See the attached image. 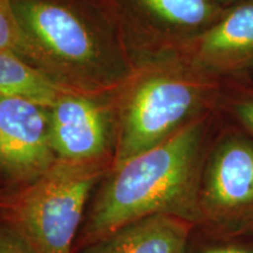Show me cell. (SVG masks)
<instances>
[{
    "label": "cell",
    "mask_w": 253,
    "mask_h": 253,
    "mask_svg": "<svg viewBox=\"0 0 253 253\" xmlns=\"http://www.w3.org/2000/svg\"><path fill=\"white\" fill-rule=\"evenodd\" d=\"M236 114L240 122L253 134V99L240 102L236 108Z\"/></svg>",
    "instance_id": "5bb4252c"
},
{
    "label": "cell",
    "mask_w": 253,
    "mask_h": 253,
    "mask_svg": "<svg viewBox=\"0 0 253 253\" xmlns=\"http://www.w3.org/2000/svg\"><path fill=\"white\" fill-rule=\"evenodd\" d=\"M50 143L56 160L89 162L108 158V121L102 107L66 94L49 108Z\"/></svg>",
    "instance_id": "5b68a950"
},
{
    "label": "cell",
    "mask_w": 253,
    "mask_h": 253,
    "mask_svg": "<svg viewBox=\"0 0 253 253\" xmlns=\"http://www.w3.org/2000/svg\"><path fill=\"white\" fill-rule=\"evenodd\" d=\"M253 205V144L232 138L218 148L201 190L202 213L224 217Z\"/></svg>",
    "instance_id": "52a82bcc"
},
{
    "label": "cell",
    "mask_w": 253,
    "mask_h": 253,
    "mask_svg": "<svg viewBox=\"0 0 253 253\" xmlns=\"http://www.w3.org/2000/svg\"><path fill=\"white\" fill-rule=\"evenodd\" d=\"M66 94H69L67 90L17 54L0 52V95L25 97L50 108Z\"/></svg>",
    "instance_id": "30bf717a"
},
{
    "label": "cell",
    "mask_w": 253,
    "mask_h": 253,
    "mask_svg": "<svg viewBox=\"0 0 253 253\" xmlns=\"http://www.w3.org/2000/svg\"><path fill=\"white\" fill-rule=\"evenodd\" d=\"M0 176H2V173H1V171H0ZM2 177H4V176H2Z\"/></svg>",
    "instance_id": "2e32d148"
},
{
    "label": "cell",
    "mask_w": 253,
    "mask_h": 253,
    "mask_svg": "<svg viewBox=\"0 0 253 253\" xmlns=\"http://www.w3.org/2000/svg\"><path fill=\"white\" fill-rule=\"evenodd\" d=\"M24 34L9 0H0V52L17 54L24 46Z\"/></svg>",
    "instance_id": "7c38bea8"
},
{
    "label": "cell",
    "mask_w": 253,
    "mask_h": 253,
    "mask_svg": "<svg viewBox=\"0 0 253 253\" xmlns=\"http://www.w3.org/2000/svg\"><path fill=\"white\" fill-rule=\"evenodd\" d=\"M145 7L163 20L179 26H197L212 17L210 0H140Z\"/></svg>",
    "instance_id": "8fae6325"
},
{
    "label": "cell",
    "mask_w": 253,
    "mask_h": 253,
    "mask_svg": "<svg viewBox=\"0 0 253 253\" xmlns=\"http://www.w3.org/2000/svg\"><path fill=\"white\" fill-rule=\"evenodd\" d=\"M50 143L49 108L0 95V171L9 184L33 181L56 162Z\"/></svg>",
    "instance_id": "277c9868"
},
{
    "label": "cell",
    "mask_w": 253,
    "mask_h": 253,
    "mask_svg": "<svg viewBox=\"0 0 253 253\" xmlns=\"http://www.w3.org/2000/svg\"><path fill=\"white\" fill-rule=\"evenodd\" d=\"M21 30L53 55L69 62H90L97 48L93 37L67 8L39 0H9Z\"/></svg>",
    "instance_id": "8992f818"
},
{
    "label": "cell",
    "mask_w": 253,
    "mask_h": 253,
    "mask_svg": "<svg viewBox=\"0 0 253 253\" xmlns=\"http://www.w3.org/2000/svg\"><path fill=\"white\" fill-rule=\"evenodd\" d=\"M0 253H30L13 233L0 223Z\"/></svg>",
    "instance_id": "4fadbf2b"
},
{
    "label": "cell",
    "mask_w": 253,
    "mask_h": 253,
    "mask_svg": "<svg viewBox=\"0 0 253 253\" xmlns=\"http://www.w3.org/2000/svg\"><path fill=\"white\" fill-rule=\"evenodd\" d=\"M204 253H253L252 251L248 250L236 249V248H213L207 250Z\"/></svg>",
    "instance_id": "9a60e30c"
},
{
    "label": "cell",
    "mask_w": 253,
    "mask_h": 253,
    "mask_svg": "<svg viewBox=\"0 0 253 253\" xmlns=\"http://www.w3.org/2000/svg\"><path fill=\"white\" fill-rule=\"evenodd\" d=\"M202 135V123H190L110 170L87 212L74 252L145 217L167 214L192 224L201 219Z\"/></svg>",
    "instance_id": "6da1fadb"
},
{
    "label": "cell",
    "mask_w": 253,
    "mask_h": 253,
    "mask_svg": "<svg viewBox=\"0 0 253 253\" xmlns=\"http://www.w3.org/2000/svg\"><path fill=\"white\" fill-rule=\"evenodd\" d=\"M113 158L58 160L33 181L0 188V223L30 253H74L90 192L108 175Z\"/></svg>",
    "instance_id": "7a4b0ae2"
},
{
    "label": "cell",
    "mask_w": 253,
    "mask_h": 253,
    "mask_svg": "<svg viewBox=\"0 0 253 253\" xmlns=\"http://www.w3.org/2000/svg\"><path fill=\"white\" fill-rule=\"evenodd\" d=\"M191 225L167 214L145 217L74 253H185Z\"/></svg>",
    "instance_id": "ba28073f"
},
{
    "label": "cell",
    "mask_w": 253,
    "mask_h": 253,
    "mask_svg": "<svg viewBox=\"0 0 253 253\" xmlns=\"http://www.w3.org/2000/svg\"><path fill=\"white\" fill-rule=\"evenodd\" d=\"M199 100L197 87L179 79L160 77L142 82L123 113L112 169L179 130L197 108Z\"/></svg>",
    "instance_id": "3957f363"
},
{
    "label": "cell",
    "mask_w": 253,
    "mask_h": 253,
    "mask_svg": "<svg viewBox=\"0 0 253 253\" xmlns=\"http://www.w3.org/2000/svg\"><path fill=\"white\" fill-rule=\"evenodd\" d=\"M201 49L231 67L253 60V2L233 8L204 34Z\"/></svg>",
    "instance_id": "9c48e42d"
}]
</instances>
